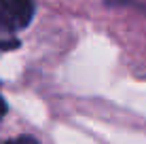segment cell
I'll return each instance as SVG.
<instances>
[{
  "label": "cell",
  "mask_w": 146,
  "mask_h": 144,
  "mask_svg": "<svg viewBox=\"0 0 146 144\" xmlns=\"http://www.w3.org/2000/svg\"><path fill=\"white\" fill-rule=\"evenodd\" d=\"M34 0H0V32H15L30 26Z\"/></svg>",
  "instance_id": "obj_1"
},
{
  "label": "cell",
  "mask_w": 146,
  "mask_h": 144,
  "mask_svg": "<svg viewBox=\"0 0 146 144\" xmlns=\"http://www.w3.org/2000/svg\"><path fill=\"white\" fill-rule=\"evenodd\" d=\"M0 144H38L36 140H34L32 136H17V138H11V140H4Z\"/></svg>",
  "instance_id": "obj_2"
},
{
  "label": "cell",
  "mask_w": 146,
  "mask_h": 144,
  "mask_svg": "<svg viewBox=\"0 0 146 144\" xmlns=\"http://www.w3.org/2000/svg\"><path fill=\"white\" fill-rule=\"evenodd\" d=\"M19 40H0V53L2 51H11V49H17Z\"/></svg>",
  "instance_id": "obj_3"
},
{
  "label": "cell",
  "mask_w": 146,
  "mask_h": 144,
  "mask_svg": "<svg viewBox=\"0 0 146 144\" xmlns=\"http://www.w3.org/2000/svg\"><path fill=\"white\" fill-rule=\"evenodd\" d=\"M0 115H7V102L2 100V96H0Z\"/></svg>",
  "instance_id": "obj_4"
}]
</instances>
